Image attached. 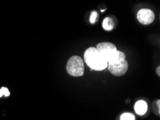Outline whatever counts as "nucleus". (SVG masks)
<instances>
[{
  "instance_id": "9d476101",
  "label": "nucleus",
  "mask_w": 160,
  "mask_h": 120,
  "mask_svg": "<svg viewBox=\"0 0 160 120\" xmlns=\"http://www.w3.org/2000/svg\"><path fill=\"white\" fill-rule=\"evenodd\" d=\"M97 18H98V13L96 11H93L91 13V18H90V22L91 23H95L97 20Z\"/></svg>"
},
{
  "instance_id": "6e6552de",
  "label": "nucleus",
  "mask_w": 160,
  "mask_h": 120,
  "mask_svg": "<svg viewBox=\"0 0 160 120\" xmlns=\"http://www.w3.org/2000/svg\"><path fill=\"white\" fill-rule=\"evenodd\" d=\"M121 120H135V117L131 113H124L121 116Z\"/></svg>"
},
{
  "instance_id": "20e7f679",
  "label": "nucleus",
  "mask_w": 160,
  "mask_h": 120,
  "mask_svg": "<svg viewBox=\"0 0 160 120\" xmlns=\"http://www.w3.org/2000/svg\"><path fill=\"white\" fill-rule=\"evenodd\" d=\"M96 48L108 63L112 62L117 56V48L111 43H100L97 45Z\"/></svg>"
},
{
  "instance_id": "7ed1b4c3",
  "label": "nucleus",
  "mask_w": 160,
  "mask_h": 120,
  "mask_svg": "<svg viewBox=\"0 0 160 120\" xmlns=\"http://www.w3.org/2000/svg\"><path fill=\"white\" fill-rule=\"evenodd\" d=\"M67 72L74 77L81 76L84 73L83 60L80 56L74 55L70 58L66 65Z\"/></svg>"
},
{
  "instance_id": "f257e3e1",
  "label": "nucleus",
  "mask_w": 160,
  "mask_h": 120,
  "mask_svg": "<svg viewBox=\"0 0 160 120\" xmlns=\"http://www.w3.org/2000/svg\"><path fill=\"white\" fill-rule=\"evenodd\" d=\"M84 60L91 69L103 70L107 68L108 63L103 59L96 48H88L84 53Z\"/></svg>"
},
{
  "instance_id": "0eeeda50",
  "label": "nucleus",
  "mask_w": 160,
  "mask_h": 120,
  "mask_svg": "<svg viewBox=\"0 0 160 120\" xmlns=\"http://www.w3.org/2000/svg\"><path fill=\"white\" fill-rule=\"evenodd\" d=\"M103 28L104 30L110 31L114 28V23L112 20V19L110 18H106L104 19L103 22Z\"/></svg>"
},
{
  "instance_id": "1a4fd4ad",
  "label": "nucleus",
  "mask_w": 160,
  "mask_h": 120,
  "mask_svg": "<svg viewBox=\"0 0 160 120\" xmlns=\"http://www.w3.org/2000/svg\"><path fill=\"white\" fill-rule=\"evenodd\" d=\"M9 95H10V92H9V91L7 88L2 87V89H0V98L3 96H5L6 97H9Z\"/></svg>"
},
{
  "instance_id": "39448f33",
  "label": "nucleus",
  "mask_w": 160,
  "mask_h": 120,
  "mask_svg": "<svg viewBox=\"0 0 160 120\" xmlns=\"http://www.w3.org/2000/svg\"><path fill=\"white\" fill-rule=\"evenodd\" d=\"M155 14L151 9H142L138 12L137 19L143 24H149L154 20Z\"/></svg>"
},
{
  "instance_id": "423d86ee",
  "label": "nucleus",
  "mask_w": 160,
  "mask_h": 120,
  "mask_svg": "<svg viewBox=\"0 0 160 120\" xmlns=\"http://www.w3.org/2000/svg\"><path fill=\"white\" fill-rule=\"evenodd\" d=\"M135 112L137 114L139 115H143L146 113L147 111V103L142 100L137 102L134 106Z\"/></svg>"
},
{
  "instance_id": "9b49d317",
  "label": "nucleus",
  "mask_w": 160,
  "mask_h": 120,
  "mask_svg": "<svg viewBox=\"0 0 160 120\" xmlns=\"http://www.w3.org/2000/svg\"><path fill=\"white\" fill-rule=\"evenodd\" d=\"M159 70H160V67L159 66V67H157V74H158V76H159V75H160Z\"/></svg>"
},
{
  "instance_id": "f03ea898",
  "label": "nucleus",
  "mask_w": 160,
  "mask_h": 120,
  "mask_svg": "<svg viewBox=\"0 0 160 120\" xmlns=\"http://www.w3.org/2000/svg\"><path fill=\"white\" fill-rule=\"evenodd\" d=\"M128 62L126 60V55L122 51L118 50L117 56L112 62L108 63V69L113 76H122L128 70Z\"/></svg>"
}]
</instances>
